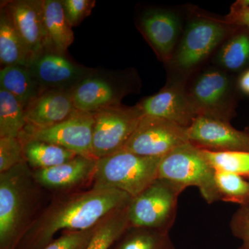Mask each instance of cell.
<instances>
[{"mask_svg":"<svg viewBox=\"0 0 249 249\" xmlns=\"http://www.w3.org/2000/svg\"><path fill=\"white\" fill-rule=\"evenodd\" d=\"M44 18L52 53L65 55L74 40L60 0H43Z\"/></svg>","mask_w":249,"mask_h":249,"instance_id":"cell-21","label":"cell"},{"mask_svg":"<svg viewBox=\"0 0 249 249\" xmlns=\"http://www.w3.org/2000/svg\"><path fill=\"white\" fill-rule=\"evenodd\" d=\"M71 91L46 90L24 108L26 126L51 127L65 121L75 111Z\"/></svg>","mask_w":249,"mask_h":249,"instance_id":"cell-16","label":"cell"},{"mask_svg":"<svg viewBox=\"0 0 249 249\" xmlns=\"http://www.w3.org/2000/svg\"><path fill=\"white\" fill-rule=\"evenodd\" d=\"M224 20L198 16L187 24L173 58L169 62L177 72L176 77L183 78L196 70L213 52L222 45L235 30Z\"/></svg>","mask_w":249,"mask_h":249,"instance_id":"cell-3","label":"cell"},{"mask_svg":"<svg viewBox=\"0 0 249 249\" xmlns=\"http://www.w3.org/2000/svg\"><path fill=\"white\" fill-rule=\"evenodd\" d=\"M95 229L67 232L44 249H85L92 238Z\"/></svg>","mask_w":249,"mask_h":249,"instance_id":"cell-30","label":"cell"},{"mask_svg":"<svg viewBox=\"0 0 249 249\" xmlns=\"http://www.w3.org/2000/svg\"><path fill=\"white\" fill-rule=\"evenodd\" d=\"M67 22L71 27H77L91 14L96 5L94 0H62Z\"/></svg>","mask_w":249,"mask_h":249,"instance_id":"cell-31","label":"cell"},{"mask_svg":"<svg viewBox=\"0 0 249 249\" xmlns=\"http://www.w3.org/2000/svg\"><path fill=\"white\" fill-rule=\"evenodd\" d=\"M170 245L164 231H143L130 236L118 249H170Z\"/></svg>","mask_w":249,"mask_h":249,"instance_id":"cell-28","label":"cell"},{"mask_svg":"<svg viewBox=\"0 0 249 249\" xmlns=\"http://www.w3.org/2000/svg\"><path fill=\"white\" fill-rule=\"evenodd\" d=\"M132 198L114 188H93L55 205L37 225L36 242L48 245L54 235L62 229L70 231L89 230L108 215L128 206Z\"/></svg>","mask_w":249,"mask_h":249,"instance_id":"cell-1","label":"cell"},{"mask_svg":"<svg viewBox=\"0 0 249 249\" xmlns=\"http://www.w3.org/2000/svg\"><path fill=\"white\" fill-rule=\"evenodd\" d=\"M231 228L234 235L243 242L240 249H249V204L240 206L232 218Z\"/></svg>","mask_w":249,"mask_h":249,"instance_id":"cell-32","label":"cell"},{"mask_svg":"<svg viewBox=\"0 0 249 249\" xmlns=\"http://www.w3.org/2000/svg\"><path fill=\"white\" fill-rule=\"evenodd\" d=\"M201 151L215 171L236 174L249 179V152L213 151L206 149H201Z\"/></svg>","mask_w":249,"mask_h":249,"instance_id":"cell-26","label":"cell"},{"mask_svg":"<svg viewBox=\"0 0 249 249\" xmlns=\"http://www.w3.org/2000/svg\"><path fill=\"white\" fill-rule=\"evenodd\" d=\"M75 109L94 113L105 108L120 105L121 93L109 80L91 74L71 90Z\"/></svg>","mask_w":249,"mask_h":249,"instance_id":"cell-17","label":"cell"},{"mask_svg":"<svg viewBox=\"0 0 249 249\" xmlns=\"http://www.w3.org/2000/svg\"><path fill=\"white\" fill-rule=\"evenodd\" d=\"M218 68L229 73L249 69V29L237 27L218 49L214 56Z\"/></svg>","mask_w":249,"mask_h":249,"instance_id":"cell-20","label":"cell"},{"mask_svg":"<svg viewBox=\"0 0 249 249\" xmlns=\"http://www.w3.org/2000/svg\"><path fill=\"white\" fill-rule=\"evenodd\" d=\"M92 155L95 160L124 150L143 114L138 107L111 106L93 113Z\"/></svg>","mask_w":249,"mask_h":249,"instance_id":"cell-7","label":"cell"},{"mask_svg":"<svg viewBox=\"0 0 249 249\" xmlns=\"http://www.w3.org/2000/svg\"><path fill=\"white\" fill-rule=\"evenodd\" d=\"M226 22L235 27L249 29V0H238L232 5Z\"/></svg>","mask_w":249,"mask_h":249,"instance_id":"cell-33","label":"cell"},{"mask_svg":"<svg viewBox=\"0 0 249 249\" xmlns=\"http://www.w3.org/2000/svg\"><path fill=\"white\" fill-rule=\"evenodd\" d=\"M34 62L5 6L0 13V62L2 68L11 65L29 67Z\"/></svg>","mask_w":249,"mask_h":249,"instance_id":"cell-19","label":"cell"},{"mask_svg":"<svg viewBox=\"0 0 249 249\" xmlns=\"http://www.w3.org/2000/svg\"><path fill=\"white\" fill-rule=\"evenodd\" d=\"M128 206L103 219L95 229L92 238L85 249H109L129 226Z\"/></svg>","mask_w":249,"mask_h":249,"instance_id":"cell-24","label":"cell"},{"mask_svg":"<svg viewBox=\"0 0 249 249\" xmlns=\"http://www.w3.org/2000/svg\"><path fill=\"white\" fill-rule=\"evenodd\" d=\"M237 86L239 92L249 96V69L242 71L237 77Z\"/></svg>","mask_w":249,"mask_h":249,"instance_id":"cell-34","label":"cell"},{"mask_svg":"<svg viewBox=\"0 0 249 249\" xmlns=\"http://www.w3.org/2000/svg\"><path fill=\"white\" fill-rule=\"evenodd\" d=\"M161 158L121 150L98 159L93 174V188L120 190L135 197L158 178Z\"/></svg>","mask_w":249,"mask_h":249,"instance_id":"cell-2","label":"cell"},{"mask_svg":"<svg viewBox=\"0 0 249 249\" xmlns=\"http://www.w3.org/2000/svg\"><path fill=\"white\" fill-rule=\"evenodd\" d=\"M196 116H208L231 122L235 116L240 93L237 79L219 68L201 72L187 89Z\"/></svg>","mask_w":249,"mask_h":249,"instance_id":"cell-5","label":"cell"},{"mask_svg":"<svg viewBox=\"0 0 249 249\" xmlns=\"http://www.w3.org/2000/svg\"><path fill=\"white\" fill-rule=\"evenodd\" d=\"M19 140L22 142L24 160L38 170L56 166L78 156L64 147L49 142L34 139Z\"/></svg>","mask_w":249,"mask_h":249,"instance_id":"cell-23","label":"cell"},{"mask_svg":"<svg viewBox=\"0 0 249 249\" xmlns=\"http://www.w3.org/2000/svg\"><path fill=\"white\" fill-rule=\"evenodd\" d=\"M137 106L143 115L161 118L186 128L197 116L188 98L185 79L176 76L171 77L163 89Z\"/></svg>","mask_w":249,"mask_h":249,"instance_id":"cell-10","label":"cell"},{"mask_svg":"<svg viewBox=\"0 0 249 249\" xmlns=\"http://www.w3.org/2000/svg\"><path fill=\"white\" fill-rule=\"evenodd\" d=\"M0 89L13 95L24 108L43 91L31 74L29 67L20 65L1 68Z\"/></svg>","mask_w":249,"mask_h":249,"instance_id":"cell-22","label":"cell"},{"mask_svg":"<svg viewBox=\"0 0 249 249\" xmlns=\"http://www.w3.org/2000/svg\"><path fill=\"white\" fill-rule=\"evenodd\" d=\"M188 142L186 127L161 118L143 115L123 150L162 157Z\"/></svg>","mask_w":249,"mask_h":249,"instance_id":"cell-9","label":"cell"},{"mask_svg":"<svg viewBox=\"0 0 249 249\" xmlns=\"http://www.w3.org/2000/svg\"><path fill=\"white\" fill-rule=\"evenodd\" d=\"M26 124L22 105L11 93L0 89V138H18Z\"/></svg>","mask_w":249,"mask_h":249,"instance_id":"cell-25","label":"cell"},{"mask_svg":"<svg viewBox=\"0 0 249 249\" xmlns=\"http://www.w3.org/2000/svg\"><path fill=\"white\" fill-rule=\"evenodd\" d=\"M184 189L172 181L157 178L129 203V225L164 231L173 220L178 196Z\"/></svg>","mask_w":249,"mask_h":249,"instance_id":"cell-6","label":"cell"},{"mask_svg":"<svg viewBox=\"0 0 249 249\" xmlns=\"http://www.w3.org/2000/svg\"><path fill=\"white\" fill-rule=\"evenodd\" d=\"M214 181L220 200L240 206L249 204V180L236 174L215 171Z\"/></svg>","mask_w":249,"mask_h":249,"instance_id":"cell-27","label":"cell"},{"mask_svg":"<svg viewBox=\"0 0 249 249\" xmlns=\"http://www.w3.org/2000/svg\"><path fill=\"white\" fill-rule=\"evenodd\" d=\"M96 163L95 159L76 156L56 166L37 170L34 175L37 182L47 188H70L93 175Z\"/></svg>","mask_w":249,"mask_h":249,"instance_id":"cell-18","label":"cell"},{"mask_svg":"<svg viewBox=\"0 0 249 249\" xmlns=\"http://www.w3.org/2000/svg\"><path fill=\"white\" fill-rule=\"evenodd\" d=\"M34 61L51 52L44 18L43 0H18L4 5Z\"/></svg>","mask_w":249,"mask_h":249,"instance_id":"cell-12","label":"cell"},{"mask_svg":"<svg viewBox=\"0 0 249 249\" xmlns=\"http://www.w3.org/2000/svg\"><path fill=\"white\" fill-rule=\"evenodd\" d=\"M215 170L205 158L200 147L191 142L162 157L158 178L168 180L186 188L196 186L209 204L220 200L214 181Z\"/></svg>","mask_w":249,"mask_h":249,"instance_id":"cell-4","label":"cell"},{"mask_svg":"<svg viewBox=\"0 0 249 249\" xmlns=\"http://www.w3.org/2000/svg\"><path fill=\"white\" fill-rule=\"evenodd\" d=\"M142 34L165 63H169L181 38V18L170 10L149 9L140 20Z\"/></svg>","mask_w":249,"mask_h":249,"instance_id":"cell-15","label":"cell"},{"mask_svg":"<svg viewBox=\"0 0 249 249\" xmlns=\"http://www.w3.org/2000/svg\"><path fill=\"white\" fill-rule=\"evenodd\" d=\"M41 89L71 91L82 80L92 74L73 63L65 55L48 52L36 58L29 67Z\"/></svg>","mask_w":249,"mask_h":249,"instance_id":"cell-14","label":"cell"},{"mask_svg":"<svg viewBox=\"0 0 249 249\" xmlns=\"http://www.w3.org/2000/svg\"><path fill=\"white\" fill-rule=\"evenodd\" d=\"M94 114L75 109L65 121L45 128L25 126L19 139H34L58 145L78 156L93 158Z\"/></svg>","mask_w":249,"mask_h":249,"instance_id":"cell-8","label":"cell"},{"mask_svg":"<svg viewBox=\"0 0 249 249\" xmlns=\"http://www.w3.org/2000/svg\"><path fill=\"white\" fill-rule=\"evenodd\" d=\"M23 163L0 176V245L9 247L22 220L24 206Z\"/></svg>","mask_w":249,"mask_h":249,"instance_id":"cell-13","label":"cell"},{"mask_svg":"<svg viewBox=\"0 0 249 249\" xmlns=\"http://www.w3.org/2000/svg\"></svg>","mask_w":249,"mask_h":249,"instance_id":"cell-36","label":"cell"},{"mask_svg":"<svg viewBox=\"0 0 249 249\" xmlns=\"http://www.w3.org/2000/svg\"><path fill=\"white\" fill-rule=\"evenodd\" d=\"M187 135L190 142L201 149L249 152V128L238 130L228 121L196 116L187 127Z\"/></svg>","mask_w":249,"mask_h":249,"instance_id":"cell-11","label":"cell"},{"mask_svg":"<svg viewBox=\"0 0 249 249\" xmlns=\"http://www.w3.org/2000/svg\"><path fill=\"white\" fill-rule=\"evenodd\" d=\"M22 144L19 138H0V172L9 171L24 161Z\"/></svg>","mask_w":249,"mask_h":249,"instance_id":"cell-29","label":"cell"},{"mask_svg":"<svg viewBox=\"0 0 249 249\" xmlns=\"http://www.w3.org/2000/svg\"></svg>","mask_w":249,"mask_h":249,"instance_id":"cell-35","label":"cell"}]
</instances>
